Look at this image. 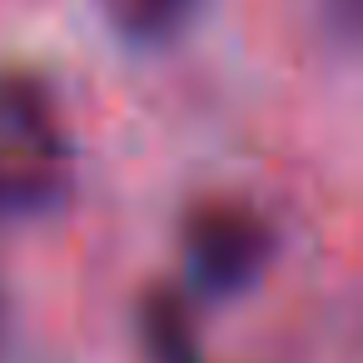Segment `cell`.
<instances>
[{
	"instance_id": "obj_1",
	"label": "cell",
	"mask_w": 363,
	"mask_h": 363,
	"mask_svg": "<svg viewBox=\"0 0 363 363\" xmlns=\"http://www.w3.org/2000/svg\"><path fill=\"white\" fill-rule=\"evenodd\" d=\"M179 254H184L189 294L209 303H229L259 289V279L274 269L279 224L239 194H209L189 204L179 224Z\"/></svg>"
},
{
	"instance_id": "obj_2",
	"label": "cell",
	"mask_w": 363,
	"mask_h": 363,
	"mask_svg": "<svg viewBox=\"0 0 363 363\" xmlns=\"http://www.w3.org/2000/svg\"><path fill=\"white\" fill-rule=\"evenodd\" d=\"M0 150L75 164V150L55 115L50 85L30 70H0Z\"/></svg>"
},
{
	"instance_id": "obj_3",
	"label": "cell",
	"mask_w": 363,
	"mask_h": 363,
	"mask_svg": "<svg viewBox=\"0 0 363 363\" xmlns=\"http://www.w3.org/2000/svg\"><path fill=\"white\" fill-rule=\"evenodd\" d=\"M135 338L145 363H209L194 303L179 284H145L135 298Z\"/></svg>"
},
{
	"instance_id": "obj_4",
	"label": "cell",
	"mask_w": 363,
	"mask_h": 363,
	"mask_svg": "<svg viewBox=\"0 0 363 363\" xmlns=\"http://www.w3.org/2000/svg\"><path fill=\"white\" fill-rule=\"evenodd\" d=\"M70 169L75 164L0 150V214H50L70 194Z\"/></svg>"
},
{
	"instance_id": "obj_5",
	"label": "cell",
	"mask_w": 363,
	"mask_h": 363,
	"mask_svg": "<svg viewBox=\"0 0 363 363\" xmlns=\"http://www.w3.org/2000/svg\"><path fill=\"white\" fill-rule=\"evenodd\" d=\"M105 6H110V21H115V30L125 40L164 45V40H174L189 26L199 0H105Z\"/></svg>"
},
{
	"instance_id": "obj_6",
	"label": "cell",
	"mask_w": 363,
	"mask_h": 363,
	"mask_svg": "<svg viewBox=\"0 0 363 363\" xmlns=\"http://www.w3.org/2000/svg\"><path fill=\"white\" fill-rule=\"evenodd\" d=\"M0 323H6V313H0Z\"/></svg>"
}]
</instances>
